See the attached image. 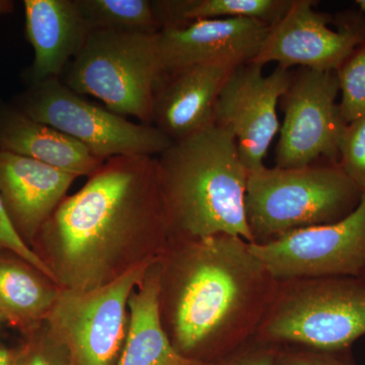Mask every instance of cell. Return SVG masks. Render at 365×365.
<instances>
[{
    "instance_id": "obj_1",
    "label": "cell",
    "mask_w": 365,
    "mask_h": 365,
    "mask_svg": "<svg viewBox=\"0 0 365 365\" xmlns=\"http://www.w3.org/2000/svg\"><path fill=\"white\" fill-rule=\"evenodd\" d=\"M170 239L157 157H115L62 200L32 250L61 289L91 290L158 261Z\"/></svg>"
},
{
    "instance_id": "obj_2",
    "label": "cell",
    "mask_w": 365,
    "mask_h": 365,
    "mask_svg": "<svg viewBox=\"0 0 365 365\" xmlns=\"http://www.w3.org/2000/svg\"><path fill=\"white\" fill-rule=\"evenodd\" d=\"M160 319L182 356L213 365L256 336L278 280L251 242L170 239L158 260Z\"/></svg>"
},
{
    "instance_id": "obj_3",
    "label": "cell",
    "mask_w": 365,
    "mask_h": 365,
    "mask_svg": "<svg viewBox=\"0 0 365 365\" xmlns=\"http://www.w3.org/2000/svg\"><path fill=\"white\" fill-rule=\"evenodd\" d=\"M157 160L170 239L230 235L252 244L249 170L232 132L210 124L173 143Z\"/></svg>"
},
{
    "instance_id": "obj_4",
    "label": "cell",
    "mask_w": 365,
    "mask_h": 365,
    "mask_svg": "<svg viewBox=\"0 0 365 365\" xmlns=\"http://www.w3.org/2000/svg\"><path fill=\"white\" fill-rule=\"evenodd\" d=\"M362 194L339 163L251 170L246 215L252 244H269L297 230L339 222L356 209Z\"/></svg>"
},
{
    "instance_id": "obj_5",
    "label": "cell",
    "mask_w": 365,
    "mask_h": 365,
    "mask_svg": "<svg viewBox=\"0 0 365 365\" xmlns=\"http://www.w3.org/2000/svg\"><path fill=\"white\" fill-rule=\"evenodd\" d=\"M365 335V280L361 277L278 280L256 339L319 349L352 348Z\"/></svg>"
},
{
    "instance_id": "obj_6",
    "label": "cell",
    "mask_w": 365,
    "mask_h": 365,
    "mask_svg": "<svg viewBox=\"0 0 365 365\" xmlns=\"http://www.w3.org/2000/svg\"><path fill=\"white\" fill-rule=\"evenodd\" d=\"M155 35L91 31L64 71L66 78L60 79L79 95L98 98L115 114L153 125V95L163 74Z\"/></svg>"
},
{
    "instance_id": "obj_7",
    "label": "cell",
    "mask_w": 365,
    "mask_h": 365,
    "mask_svg": "<svg viewBox=\"0 0 365 365\" xmlns=\"http://www.w3.org/2000/svg\"><path fill=\"white\" fill-rule=\"evenodd\" d=\"M11 103L26 116L76 139L95 157H158L173 141L157 127L136 124L90 102L59 78L26 86Z\"/></svg>"
},
{
    "instance_id": "obj_8",
    "label": "cell",
    "mask_w": 365,
    "mask_h": 365,
    "mask_svg": "<svg viewBox=\"0 0 365 365\" xmlns=\"http://www.w3.org/2000/svg\"><path fill=\"white\" fill-rule=\"evenodd\" d=\"M158 261L136 266L93 289H61L45 322L73 365L118 364L128 333L129 297Z\"/></svg>"
},
{
    "instance_id": "obj_9",
    "label": "cell",
    "mask_w": 365,
    "mask_h": 365,
    "mask_svg": "<svg viewBox=\"0 0 365 365\" xmlns=\"http://www.w3.org/2000/svg\"><path fill=\"white\" fill-rule=\"evenodd\" d=\"M336 71L302 68L292 73L281 98L284 120L275 151L276 167L339 163V144L347 124L341 114Z\"/></svg>"
},
{
    "instance_id": "obj_10",
    "label": "cell",
    "mask_w": 365,
    "mask_h": 365,
    "mask_svg": "<svg viewBox=\"0 0 365 365\" xmlns=\"http://www.w3.org/2000/svg\"><path fill=\"white\" fill-rule=\"evenodd\" d=\"M251 249L277 280L360 277L365 273V192L356 209L339 222L251 244Z\"/></svg>"
},
{
    "instance_id": "obj_11",
    "label": "cell",
    "mask_w": 365,
    "mask_h": 365,
    "mask_svg": "<svg viewBox=\"0 0 365 365\" xmlns=\"http://www.w3.org/2000/svg\"><path fill=\"white\" fill-rule=\"evenodd\" d=\"M316 1L294 0L285 16L272 26L253 62L265 66L276 62L319 71H337L365 41V18L360 13L341 14L337 30L330 16L314 9Z\"/></svg>"
},
{
    "instance_id": "obj_12",
    "label": "cell",
    "mask_w": 365,
    "mask_h": 365,
    "mask_svg": "<svg viewBox=\"0 0 365 365\" xmlns=\"http://www.w3.org/2000/svg\"><path fill=\"white\" fill-rule=\"evenodd\" d=\"M263 66H235L218 93L213 123L234 134L240 157L249 172L264 167V158L280 130L277 104L292 81V71L277 66L265 76Z\"/></svg>"
},
{
    "instance_id": "obj_13",
    "label": "cell",
    "mask_w": 365,
    "mask_h": 365,
    "mask_svg": "<svg viewBox=\"0 0 365 365\" xmlns=\"http://www.w3.org/2000/svg\"><path fill=\"white\" fill-rule=\"evenodd\" d=\"M272 26L253 19L194 21L163 28L155 35L163 71L200 64L240 66L253 61Z\"/></svg>"
},
{
    "instance_id": "obj_14",
    "label": "cell",
    "mask_w": 365,
    "mask_h": 365,
    "mask_svg": "<svg viewBox=\"0 0 365 365\" xmlns=\"http://www.w3.org/2000/svg\"><path fill=\"white\" fill-rule=\"evenodd\" d=\"M76 178L34 158L0 150V198L16 234L31 249Z\"/></svg>"
},
{
    "instance_id": "obj_15",
    "label": "cell",
    "mask_w": 365,
    "mask_h": 365,
    "mask_svg": "<svg viewBox=\"0 0 365 365\" xmlns=\"http://www.w3.org/2000/svg\"><path fill=\"white\" fill-rule=\"evenodd\" d=\"M235 66L200 64L163 72L153 95V126L175 143L212 124L218 93Z\"/></svg>"
},
{
    "instance_id": "obj_16",
    "label": "cell",
    "mask_w": 365,
    "mask_h": 365,
    "mask_svg": "<svg viewBox=\"0 0 365 365\" xmlns=\"http://www.w3.org/2000/svg\"><path fill=\"white\" fill-rule=\"evenodd\" d=\"M26 38L33 63L21 73L26 86L61 78L91 32L76 0H25Z\"/></svg>"
},
{
    "instance_id": "obj_17",
    "label": "cell",
    "mask_w": 365,
    "mask_h": 365,
    "mask_svg": "<svg viewBox=\"0 0 365 365\" xmlns=\"http://www.w3.org/2000/svg\"><path fill=\"white\" fill-rule=\"evenodd\" d=\"M0 150L34 158L78 178L91 176L105 162L76 139L26 116L1 98Z\"/></svg>"
},
{
    "instance_id": "obj_18",
    "label": "cell",
    "mask_w": 365,
    "mask_h": 365,
    "mask_svg": "<svg viewBox=\"0 0 365 365\" xmlns=\"http://www.w3.org/2000/svg\"><path fill=\"white\" fill-rule=\"evenodd\" d=\"M158 261L129 297V327L117 365H208L182 356L163 329L158 304Z\"/></svg>"
},
{
    "instance_id": "obj_19",
    "label": "cell",
    "mask_w": 365,
    "mask_h": 365,
    "mask_svg": "<svg viewBox=\"0 0 365 365\" xmlns=\"http://www.w3.org/2000/svg\"><path fill=\"white\" fill-rule=\"evenodd\" d=\"M61 288L16 255L0 254V314L24 336L42 325Z\"/></svg>"
},
{
    "instance_id": "obj_20",
    "label": "cell",
    "mask_w": 365,
    "mask_h": 365,
    "mask_svg": "<svg viewBox=\"0 0 365 365\" xmlns=\"http://www.w3.org/2000/svg\"><path fill=\"white\" fill-rule=\"evenodd\" d=\"M153 9L163 28L213 19H253L274 26L294 0H155Z\"/></svg>"
},
{
    "instance_id": "obj_21",
    "label": "cell",
    "mask_w": 365,
    "mask_h": 365,
    "mask_svg": "<svg viewBox=\"0 0 365 365\" xmlns=\"http://www.w3.org/2000/svg\"><path fill=\"white\" fill-rule=\"evenodd\" d=\"M91 31L155 35L162 30L150 0H76Z\"/></svg>"
},
{
    "instance_id": "obj_22",
    "label": "cell",
    "mask_w": 365,
    "mask_h": 365,
    "mask_svg": "<svg viewBox=\"0 0 365 365\" xmlns=\"http://www.w3.org/2000/svg\"><path fill=\"white\" fill-rule=\"evenodd\" d=\"M341 114L346 124L365 115V41L337 71Z\"/></svg>"
},
{
    "instance_id": "obj_23",
    "label": "cell",
    "mask_w": 365,
    "mask_h": 365,
    "mask_svg": "<svg viewBox=\"0 0 365 365\" xmlns=\"http://www.w3.org/2000/svg\"><path fill=\"white\" fill-rule=\"evenodd\" d=\"M14 365H73L68 350L44 322L14 349Z\"/></svg>"
},
{
    "instance_id": "obj_24",
    "label": "cell",
    "mask_w": 365,
    "mask_h": 365,
    "mask_svg": "<svg viewBox=\"0 0 365 365\" xmlns=\"http://www.w3.org/2000/svg\"><path fill=\"white\" fill-rule=\"evenodd\" d=\"M339 165L365 192V115L346 126L339 144Z\"/></svg>"
},
{
    "instance_id": "obj_25",
    "label": "cell",
    "mask_w": 365,
    "mask_h": 365,
    "mask_svg": "<svg viewBox=\"0 0 365 365\" xmlns=\"http://www.w3.org/2000/svg\"><path fill=\"white\" fill-rule=\"evenodd\" d=\"M274 365H359L352 348L329 350L300 345L277 347Z\"/></svg>"
},
{
    "instance_id": "obj_26",
    "label": "cell",
    "mask_w": 365,
    "mask_h": 365,
    "mask_svg": "<svg viewBox=\"0 0 365 365\" xmlns=\"http://www.w3.org/2000/svg\"><path fill=\"white\" fill-rule=\"evenodd\" d=\"M0 251L9 252V253L20 257L21 259L30 263L31 265L37 268L55 282L54 276L50 269L45 265L44 262L41 260L38 255L21 239L20 235L16 234L7 217L1 198H0Z\"/></svg>"
},
{
    "instance_id": "obj_27",
    "label": "cell",
    "mask_w": 365,
    "mask_h": 365,
    "mask_svg": "<svg viewBox=\"0 0 365 365\" xmlns=\"http://www.w3.org/2000/svg\"><path fill=\"white\" fill-rule=\"evenodd\" d=\"M277 347L254 337L213 365H274Z\"/></svg>"
},
{
    "instance_id": "obj_28",
    "label": "cell",
    "mask_w": 365,
    "mask_h": 365,
    "mask_svg": "<svg viewBox=\"0 0 365 365\" xmlns=\"http://www.w3.org/2000/svg\"><path fill=\"white\" fill-rule=\"evenodd\" d=\"M14 349L0 344V365H14Z\"/></svg>"
},
{
    "instance_id": "obj_29",
    "label": "cell",
    "mask_w": 365,
    "mask_h": 365,
    "mask_svg": "<svg viewBox=\"0 0 365 365\" xmlns=\"http://www.w3.org/2000/svg\"><path fill=\"white\" fill-rule=\"evenodd\" d=\"M16 2L13 0H0V16L13 14Z\"/></svg>"
},
{
    "instance_id": "obj_30",
    "label": "cell",
    "mask_w": 365,
    "mask_h": 365,
    "mask_svg": "<svg viewBox=\"0 0 365 365\" xmlns=\"http://www.w3.org/2000/svg\"><path fill=\"white\" fill-rule=\"evenodd\" d=\"M356 4L359 7L360 11L365 14V0H357Z\"/></svg>"
},
{
    "instance_id": "obj_31",
    "label": "cell",
    "mask_w": 365,
    "mask_h": 365,
    "mask_svg": "<svg viewBox=\"0 0 365 365\" xmlns=\"http://www.w3.org/2000/svg\"><path fill=\"white\" fill-rule=\"evenodd\" d=\"M4 322V319H2L1 314H0V323H2Z\"/></svg>"
},
{
    "instance_id": "obj_32",
    "label": "cell",
    "mask_w": 365,
    "mask_h": 365,
    "mask_svg": "<svg viewBox=\"0 0 365 365\" xmlns=\"http://www.w3.org/2000/svg\"><path fill=\"white\" fill-rule=\"evenodd\" d=\"M360 277H361L362 279L365 280V273L364 274V275L360 276Z\"/></svg>"
}]
</instances>
